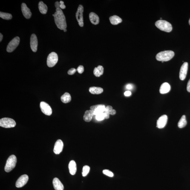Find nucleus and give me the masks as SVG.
<instances>
[{
  "label": "nucleus",
  "instance_id": "nucleus-40",
  "mask_svg": "<svg viewBox=\"0 0 190 190\" xmlns=\"http://www.w3.org/2000/svg\"><path fill=\"white\" fill-rule=\"evenodd\" d=\"M60 8L64 9L66 8V6L64 4H60Z\"/></svg>",
  "mask_w": 190,
  "mask_h": 190
},
{
  "label": "nucleus",
  "instance_id": "nucleus-22",
  "mask_svg": "<svg viewBox=\"0 0 190 190\" xmlns=\"http://www.w3.org/2000/svg\"><path fill=\"white\" fill-rule=\"evenodd\" d=\"M110 22L113 25H117L122 22V20L119 16L114 15L109 18Z\"/></svg>",
  "mask_w": 190,
  "mask_h": 190
},
{
  "label": "nucleus",
  "instance_id": "nucleus-5",
  "mask_svg": "<svg viewBox=\"0 0 190 190\" xmlns=\"http://www.w3.org/2000/svg\"><path fill=\"white\" fill-rule=\"evenodd\" d=\"M16 122L13 119L8 118H4L0 120V126L3 128H9L16 126Z\"/></svg>",
  "mask_w": 190,
  "mask_h": 190
},
{
  "label": "nucleus",
  "instance_id": "nucleus-11",
  "mask_svg": "<svg viewBox=\"0 0 190 190\" xmlns=\"http://www.w3.org/2000/svg\"><path fill=\"white\" fill-rule=\"evenodd\" d=\"M188 69V63L187 62L184 63L181 67L179 78L181 80H184L186 78Z\"/></svg>",
  "mask_w": 190,
  "mask_h": 190
},
{
  "label": "nucleus",
  "instance_id": "nucleus-33",
  "mask_svg": "<svg viewBox=\"0 0 190 190\" xmlns=\"http://www.w3.org/2000/svg\"><path fill=\"white\" fill-rule=\"evenodd\" d=\"M77 70L78 72L80 74H82L83 73L84 70L83 66L82 65L79 66L77 68Z\"/></svg>",
  "mask_w": 190,
  "mask_h": 190
},
{
  "label": "nucleus",
  "instance_id": "nucleus-21",
  "mask_svg": "<svg viewBox=\"0 0 190 190\" xmlns=\"http://www.w3.org/2000/svg\"><path fill=\"white\" fill-rule=\"evenodd\" d=\"M89 18L91 22L94 25H97L99 22V18L96 13H90Z\"/></svg>",
  "mask_w": 190,
  "mask_h": 190
},
{
  "label": "nucleus",
  "instance_id": "nucleus-38",
  "mask_svg": "<svg viewBox=\"0 0 190 190\" xmlns=\"http://www.w3.org/2000/svg\"><path fill=\"white\" fill-rule=\"evenodd\" d=\"M126 88L127 89L131 90V89L132 88V85H131V84H128V85H126Z\"/></svg>",
  "mask_w": 190,
  "mask_h": 190
},
{
  "label": "nucleus",
  "instance_id": "nucleus-8",
  "mask_svg": "<svg viewBox=\"0 0 190 190\" xmlns=\"http://www.w3.org/2000/svg\"><path fill=\"white\" fill-rule=\"evenodd\" d=\"M84 11L83 6L82 5H80L76 13V17L79 25L81 27H83L84 25L83 16Z\"/></svg>",
  "mask_w": 190,
  "mask_h": 190
},
{
  "label": "nucleus",
  "instance_id": "nucleus-28",
  "mask_svg": "<svg viewBox=\"0 0 190 190\" xmlns=\"http://www.w3.org/2000/svg\"><path fill=\"white\" fill-rule=\"evenodd\" d=\"M0 17L3 19L5 20H10L12 19V15L10 13L0 12Z\"/></svg>",
  "mask_w": 190,
  "mask_h": 190
},
{
  "label": "nucleus",
  "instance_id": "nucleus-23",
  "mask_svg": "<svg viewBox=\"0 0 190 190\" xmlns=\"http://www.w3.org/2000/svg\"><path fill=\"white\" fill-rule=\"evenodd\" d=\"M90 93L93 94H99L103 92V89L101 87H92L89 89Z\"/></svg>",
  "mask_w": 190,
  "mask_h": 190
},
{
  "label": "nucleus",
  "instance_id": "nucleus-25",
  "mask_svg": "<svg viewBox=\"0 0 190 190\" xmlns=\"http://www.w3.org/2000/svg\"><path fill=\"white\" fill-rule=\"evenodd\" d=\"M39 8L40 12L43 14L47 13L48 7L42 1H40L39 4Z\"/></svg>",
  "mask_w": 190,
  "mask_h": 190
},
{
  "label": "nucleus",
  "instance_id": "nucleus-41",
  "mask_svg": "<svg viewBox=\"0 0 190 190\" xmlns=\"http://www.w3.org/2000/svg\"><path fill=\"white\" fill-rule=\"evenodd\" d=\"M3 38V35L1 33H0V42H1Z\"/></svg>",
  "mask_w": 190,
  "mask_h": 190
},
{
  "label": "nucleus",
  "instance_id": "nucleus-44",
  "mask_svg": "<svg viewBox=\"0 0 190 190\" xmlns=\"http://www.w3.org/2000/svg\"><path fill=\"white\" fill-rule=\"evenodd\" d=\"M189 25H190V19L189 20Z\"/></svg>",
  "mask_w": 190,
  "mask_h": 190
},
{
  "label": "nucleus",
  "instance_id": "nucleus-18",
  "mask_svg": "<svg viewBox=\"0 0 190 190\" xmlns=\"http://www.w3.org/2000/svg\"><path fill=\"white\" fill-rule=\"evenodd\" d=\"M171 90V86L167 82H165L161 86L160 89L161 94H165L168 93Z\"/></svg>",
  "mask_w": 190,
  "mask_h": 190
},
{
  "label": "nucleus",
  "instance_id": "nucleus-27",
  "mask_svg": "<svg viewBox=\"0 0 190 190\" xmlns=\"http://www.w3.org/2000/svg\"><path fill=\"white\" fill-rule=\"evenodd\" d=\"M187 124V122L186 116L183 115L179 120L178 123V126L180 128H184L185 126H186Z\"/></svg>",
  "mask_w": 190,
  "mask_h": 190
},
{
  "label": "nucleus",
  "instance_id": "nucleus-16",
  "mask_svg": "<svg viewBox=\"0 0 190 190\" xmlns=\"http://www.w3.org/2000/svg\"><path fill=\"white\" fill-rule=\"evenodd\" d=\"M21 9L23 14L26 19H29L31 17L32 13L30 9L27 7V5L24 3H23L21 5Z\"/></svg>",
  "mask_w": 190,
  "mask_h": 190
},
{
  "label": "nucleus",
  "instance_id": "nucleus-13",
  "mask_svg": "<svg viewBox=\"0 0 190 190\" xmlns=\"http://www.w3.org/2000/svg\"><path fill=\"white\" fill-rule=\"evenodd\" d=\"M63 148V142L60 139H59L56 141L53 150L55 154H59L62 152Z\"/></svg>",
  "mask_w": 190,
  "mask_h": 190
},
{
  "label": "nucleus",
  "instance_id": "nucleus-43",
  "mask_svg": "<svg viewBox=\"0 0 190 190\" xmlns=\"http://www.w3.org/2000/svg\"><path fill=\"white\" fill-rule=\"evenodd\" d=\"M64 31L65 32H66L67 31V29H64Z\"/></svg>",
  "mask_w": 190,
  "mask_h": 190
},
{
  "label": "nucleus",
  "instance_id": "nucleus-24",
  "mask_svg": "<svg viewBox=\"0 0 190 190\" xmlns=\"http://www.w3.org/2000/svg\"><path fill=\"white\" fill-rule=\"evenodd\" d=\"M93 73L96 77H99L103 74L104 68L102 66H98L97 67L95 68Z\"/></svg>",
  "mask_w": 190,
  "mask_h": 190
},
{
  "label": "nucleus",
  "instance_id": "nucleus-35",
  "mask_svg": "<svg viewBox=\"0 0 190 190\" xmlns=\"http://www.w3.org/2000/svg\"><path fill=\"white\" fill-rule=\"evenodd\" d=\"M60 3L59 1H56V2L55 3V7H56V9L60 8Z\"/></svg>",
  "mask_w": 190,
  "mask_h": 190
},
{
  "label": "nucleus",
  "instance_id": "nucleus-7",
  "mask_svg": "<svg viewBox=\"0 0 190 190\" xmlns=\"http://www.w3.org/2000/svg\"><path fill=\"white\" fill-rule=\"evenodd\" d=\"M20 42L19 37H16L10 41L7 46V51L11 53L19 45Z\"/></svg>",
  "mask_w": 190,
  "mask_h": 190
},
{
  "label": "nucleus",
  "instance_id": "nucleus-20",
  "mask_svg": "<svg viewBox=\"0 0 190 190\" xmlns=\"http://www.w3.org/2000/svg\"><path fill=\"white\" fill-rule=\"evenodd\" d=\"M94 114V111L93 110H87L85 112L84 116V120L86 122H90Z\"/></svg>",
  "mask_w": 190,
  "mask_h": 190
},
{
  "label": "nucleus",
  "instance_id": "nucleus-10",
  "mask_svg": "<svg viewBox=\"0 0 190 190\" xmlns=\"http://www.w3.org/2000/svg\"><path fill=\"white\" fill-rule=\"evenodd\" d=\"M29 180L28 176L27 175H23L19 177L16 183V186L17 188H21L23 187L27 183Z\"/></svg>",
  "mask_w": 190,
  "mask_h": 190
},
{
  "label": "nucleus",
  "instance_id": "nucleus-31",
  "mask_svg": "<svg viewBox=\"0 0 190 190\" xmlns=\"http://www.w3.org/2000/svg\"><path fill=\"white\" fill-rule=\"evenodd\" d=\"M105 118V113H100L96 115V120L99 121H101L104 120Z\"/></svg>",
  "mask_w": 190,
  "mask_h": 190
},
{
  "label": "nucleus",
  "instance_id": "nucleus-30",
  "mask_svg": "<svg viewBox=\"0 0 190 190\" xmlns=\"http://www.w3.org/2000/svg\"><path fill=\"white\" fill-rule=\"evenodd\" d=\"M90 169V167L88 165H85L82 168V175L83 177H86L89 173Z\"/></svg>",
  "mask_w": 190,
  "mask_h": 190
},
{
  "label": "nucleus",
  "instance_id": "nucleus-32",
  "mask_svg": "<svg viewBox=\"0 0 190 190\" xmlns=\"http://www.w3.org/2000/svg\"><path fill=\"white\" fill-rule=\"evenodd\" d=\"M102 172H103L104 174L108 176V177H113L114 176V174H113V173L108 170H104L102 171Z\"/></svg>",
  "mask_w": 190,
  "mask_h": 190
},
{
  "label": "nucleus",
  "instance_id": "nucleus-4",
  "mask_svg": "<svg viewBox=\"0 0 190 190\" xmlns=\"http://www.w3.org/2000/svg\"><path fill=\"white\" fill-rule=\"evenodd\" d=\"M17 163L16 156L14 155L10 156L7 159L6 162L5 171L6 172L9 173L13 170L16 166Z\"/></svg>",
  "mask_w": 190,
  "mask_h": 190
},
{
  "label": "nucleus",
  "instance_id": "nucleus-19",
  "mask_svg": "<svg viewBox=\"0 0 190 190\" xmlns=\"http://www.w3.org/2000/svg\"><path fill=\"white\" fill-rule=\"evenodd\" d=\"M70 173L72 175H74L77 171L76 162L74 160L70 161L68 165Z\"/></svg>",
  "mask_w": 190,
  "mask_h": 190
},
{
  "label": "nucleus",
  "instance_id": "nucleus-36",
  "mask_svg": "<svg viewBox=\"0 0 190 190\" xmlns=\"http://www.w3.org/2000/svg\"><path fill=\"white\" fill-rule=\"evenodd\" d=\"M187 91L190 93V79L188 82L187 85Z\"/></svg>",
  "mask_w": 190,
  "mask_h": 190
},
{
  "label": "nucleus",
  "instance_id": "nucleus-12",
  "mask_svg": "<svg viewBox=\"0 0 190 190\" xmlns=\"http://www.w3.org/2000/svg\"><path fill=\"white\" fill-rule=\"evenodd\" d=\"M30 47L32 51L36 52L37 50L38 40L36 35L33 34L30 37Z\"/></svg>",
  "mask_w": 190,
  "mask_h": 190
},
{
  "label": "nucleus",
  "instance_id": "nucleus-39",
  "mask_svg": "<svg viewBox=\"0 0 190 190\" xmlns=\"http://www.w3.org/2000/svg\"><path fill=\"white\" fill-rule=\"evenodd\" d=\"M116 113V111L115 110L113 109L112 111L111 112H110V114L112 115H114Z\"/></svg>",
  "mask_w": 190,
  "mask_h": 190
},
{
  "label": "nucleus",
  "instance_id": "nucleus-45",
  "mask_svg": "<svg viewBox=\"0 0 190 190\" xmlns=\"http://www.w3.org/2000/svg\"></svg>",
  "mask_w": 190,
  "mask_h": 190
},
{
  "label": "nucleus",
  "instance_id": "nucleus-26",
  "mask_svg": "<svg viewBox=\"0 0 190 190\" xmlns=\"http://www.w3.org/2000/svg\"><path fill=\"white\" fill-rule=\"evenodd\" d=\"M61 100L64 103H68L71 100V97L69 93L66 92L61 98Z\"/></svg>",
  "mask_w": 190,
  "mask_h": 190
},
{
  "label": "nucleus",
  "instance_id": "nucleus-3",
  "mask_svg": "<svg viewBox=\"0 0 190 190\" xmlns=\"http://www.w3.org/2000/svg\"><path fill=\"white\" fill-rule=\"evenodd\" d=\"M155 25L161 30L169 33L172 30V26L170 23L166 21L160 20L156 21Z\"/></svg>",
  "mask_w": 190,
  "mask_h": 190
},
{
  "label": "nucleus",
  "instance_id": "nucleus-15",
  "mask_svg": "<svg viewBox=\"0 0 190 190\" xmlns=\"http://www.w3.org/2000/svg\"><path fill=\"white\" fill-rule=\"evenodd\" d=\"M105 106L104 105H97L90 107L91 110L94 111V114L97 115L104 112L105 110Z\"/></svg>",
  "mask_w": 190,
  "mask_h": 190
},
{
  "label": "nucleus",
  "instance_id": "nucleus-1",
  "mask_svg": "<svg viewBox=\"0 0 190 190\" xmlns=\"http://www.w3.org/2000/svg\"><path fill=\"white\" fill-rule=\"evenodd\" d=\"M54 20L57 27L61 30H64L67 27L66 17L60 8L56 9L54 13Z\"/></svg>",
  "mask_w": 190,
  "mask_h": 190
},
{
  "label": "nucleus",
  "instance_id": "nucleus-34",
  "mask_svg": "<svg viewBox=\"0 0 190 190\" xmlns=\"http://www.w3.org/2000/svg\"><path fill=\"white\" fill-rule=\"evenodd\" d=\"M76 69L72 68L68 70V73L69 75H72L76 72Z\"/></svg>",
  "mask_w": 190,
  "mask_h": 190
},
{
  "label": "nucleus",
  "instance_id": "nucleus-29",
  "mask_svg": "<svg viewBox=\"0 0 190 190\" xmlns=\"http://www.w3.org/2000/svg\"><path fill=\"white\" fill-rule=\"evenodd\" d=\"M113 110L112 107L110 106H108L105 108V110L104 113L105 114V118L108 119L109 118L110 112Z\"/></svg>",
  "mask_w": 190,
  "mask_h": 190
},
{
  "label": "nucleus",
  "instance_id": "nucleus-14",
  "mask_svg": "<svg viewBox=\"0 0 190 190\" xmlns=\"http://www.w3.org/2000/svg\"><path fill=\"white\" fill-rule=\"evenodd\" d=\"M168 121V117L166 115L161 116L158 119L157 122V127L159 128H162L166 125Z\"/></svg>",
  "mask_w": 190,
  "mask_h": 190
},
{
  "label": "nucleus",
  "instance_id": "nucleus-6",
  "mask_svg": "<svg viewBox=\"0 0 190 190\" xmlns=\"http://www.w3.org/2000/svg\"><path fill=\"white\" fill-rule=\"evenodd\" d=\"M58 61V56L57 54L55 52H52L48 56L47 65L49 67H53L56 65Z\"/></svg>",
  "mask_w": 190,
  "mask_h": 190
},
{
  "label": "nucleus",
  "instance_id": "nucleus-37",
  "mask_svg": "<svg viewBox=\"0 0 190 190\" xmlns=\"http://www.w3.org/2000/svg\"><path fill=\"white\" fill-rule=\"evenodd\" d=\"M124 94L125 96H130L131 95V92L130 91H127L125 92Z\"/></svg>",
  "mask_w": 190,
  "mask_h": 190
},
{
  "label": "nucleus",
  "instance_id": "nucleus-2",
  "mask_svg": "<svg viewBox=\"0 0 190 190\" xmlns=\"http://www.w3.org/2000/svg\"><path fill=\"white\" fill-rule=\"evenodd\" d=\"M174 52L171 50H167L160 52L156 55V59L160 61H168L171 60L174 56Z\"/></svg>",
  "mask_w": 190,
  "mask_h": 190
},
{
  "label": "nucleus",
  "instance_id": "nucleus-9",
  "mask_svg": "<svg viewBox=\"0 0 190 190\" xmlns=\"http://www.w3.org/2000/svg\"><path fill=\"white\" fill-rule=\"evenodd\" d=\"M41 109L44 114L47 116H50L52 113V109L48 104L45 102H41L40 104Z\"/></svg>",
  "mask_w": 190,
  "mask_h": 190
},
{
  "label": "nucleus",
  "instance_id": "nucleus-42",
  "mask_svg": "<svg viewBox=\"0 0 190 190\" xmlns=\"http://www.w3.org/2000/svg\"><path fill=\"white\" fill-rule=\"evenodd\" d=\"M60 4H64V3L63 1H60Z\"/></svg>",
  "mask_w": 190,
  "mask_h": 190
},
{
  "label": "nucleus",
  "instance_id": "nucleus-17",
  "mask_svg": "<svg viewBox=\"0 0 190 190\" xmlns=\"http://www.w3.org/2000/svg\"><path fill=\"white\" fill-rule=\"evenodd\" d=\"M54 187L56 190H64V186L58 178L54 179L53 181Z\"/></svg>",
  "mask_w": 190,
  "mask_h": 190
}]
</instances>
